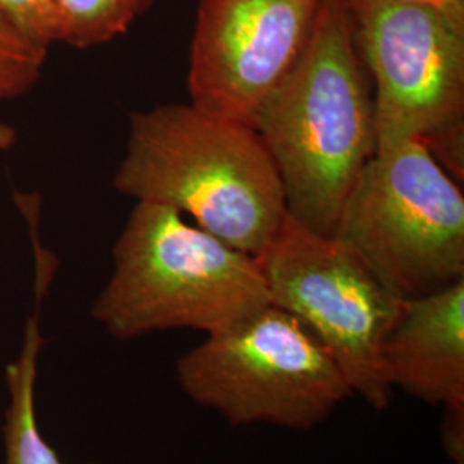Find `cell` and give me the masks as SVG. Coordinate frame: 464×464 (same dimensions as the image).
Here are the masks:
<instances>
[{"instance_id": "6da1fadb", "label": "cell", "mask_w": 464, "mask_h": 464, "mask_svg": "<svg viewBox=\"0 0 464 464\" xmlns=\"http://www.w3.org/2000/svg\"><path fill=\"white\" fill-rule=\"evenodd\" d=\"M287 214L332 236L343 203L377 149L373 90L346 0H324L296 66L256 119Z\"/></svg>"}, {"instance_id": "7a4b0ae2", "label": "cell", "mask_w": 464, "mask_h": 464, "mask_svg": "<svg viewBox=\"0 0 464 464\" xmlns=\"http://www.w3.org/2000/svg\"><path fill=\"white\" fill-rule=\"evenodd\" d=\"M114 188L172 207L253 258L287 216L279 172L258 133L191 103L131 114Z\"/></svg>"}, {"instance_id": "3957f363", "label": "cell", "mask_w": 464, "mask_h": 464, "mask_svg": "<svg viewBox=\"0 0 464 464\" xmlns=\"http://www.w3.org/2000/svg\"><path fill=\"white\" fill-rule=\"evenodd\" d=\"M112 260L92 316L117 341L176 329L212 334L270 304L256 258L160 203L134 205Z\"/></svg>"}, {"instance_id": "277c9868", "label": "cell", "mask_w": 464, "mask_h": 464, "mask_svg": "<svg viewBox=\"0 0 464 464\" xmlns=\"http://www.w3.org/2000/svg\"><path fill=\"white\" fill-rule=\"evenodd\" d=\"M399 299L464 279L461 184L418 140L375 149L343 203L334 234Z\"/></svg>"}, {"instance_id": "5b68a950", "label": "cell", "mask_w": 464, "mask_h": 464, "mask_svg": "<svg viewBox=\"0 0 464 464\" xmlns=\"http://www.w3.org/2000/svg\"><path fill=\"white\" fill-rule=\"evenodd\" d=\"M178 383L232 427L312 430L353 396L331 353L274 304L207 334L176 363Z\"/></svg>"}, {"instance_id": "8992f818", "label": "cell", "mask_w": 464, "mask_h": 464, "mask_svg": "<svg viewBox=\"0 0 464 464\" xmlns=\"http://www.w3.org/2000/svg\"><path fill=\"white\" fill-rule=\"evenodd\" d=\"M373 83L377 147L418 140L452 178L464 172V32L402 0H346Z\"/></svg>"}, {"instance_id": "52a82bcc", "label": "cell", "mask_w": 464, "mask_h": 464, "mask_svg": "<svg viewBox=\"0 0 464 464\" xmlns=\"http://www.w3.org/2000/svg\"><path fill=\"white\" fill-rule=\"evenodd\" d=\"M256 262L270 304L296 316L315 335L353 396L375 411L387 410L394 391L382 348L402 299L348 245L304 227L289 214Z\"/></svg>"}, {"instance_id": "ba28073f", "label": "cell", "mask_w": 464, "mask_h": 464, "mask_svg": "<svg viewBox=\"0 0 464 464\" xmlns=\"http://www.w3.org/2000/svg\"><path fill=\"white\" fill-rule=\"evenodd\" d=\"M324 0H199L188 88L199 111L255 130L306 49Z\"/></svg>"}, {"instance_id": "9c48e42d", "label": "cell", "mask_w": 464, "mask_h": 464, "mask_svg": "<svg viewBox=\"0 0 464 464\" xmlns=\"http://www.w3.org/2000/svg\"><path fill=\"white\" fill-rule=\"evenodd\" d=\"M382 360L394 392L442 410L464 408V279L402 299Z\"/></svg>"}, {"instance_id": "30bf717a", "label": "cell", "mask_w": 464, "mask_h": 464, "mask_svg": "<svg viewBox=\"0 0 464 464\" xmlns=\"http://www.w3.org/2000/svg\"><path fill=\"white\" fill-rule=\"evenodd\" d=\"M40 301L34 315L26 320L23 346L14 362L5 366L9 406L4 418L5 464H64L57 450L45 440L36 421L34 387L38 360L45 339L40 329Z\"/></svg>"}, {"instance_id": "8fae6325", "label": "cell", "mask_w": 464, "mask_h": 464, "mask_svg": "<svg viewBox=\"0 0 464 464\" xmlns=\"http://www.w3.org/2000/svg\"><path fill=\"white\" fill-rule=\"evenodd\" d=\"M55 42L90 49L126 34L153 0H52Z\"/></svg>"}, {"instance_id": "7c38bea8", "label": "cell", "mask_w": 464, "mask_h": 464, "mask_svg": "<svg viewBox=\"0 0 464 464\" xmlns=\"http://www.w3.org/2000/svg\"><path fill=\"white\" fill-rule=\"evenodd\" d=\"M45 53L34 50L0 16V100L26 93L40 78Z\"/></svg>"}, {"instance_id": "4fadbf2b", "label": "cell", "mask_w": 464, "mask_h": 464, "mask_svg": "<svg viewBox=\"0 0 464 464\" xmlns=\"http://www.w3.org/2000/svg\"><path fill=\"white\" fill-rule=\"evenodd\" d=\"M0 16L34 50L47 55L55 42V19L52 0H0Z\"/></svg>"}, {"instance_id": "5bb4252c", "label": "cell", "mask_w": 464, "mask_h": 464, "mask_svg": "<svg viewBox=\"0 0 464 464\" xmlns=\"http://www.w3.org/2000/svg\"><path fill=\"white\" fill-rule=\"evenodd\" d=\"M440 439L452 464H464V408L444 410Z\"/></svg>"}, {"instance_id": "9a60e30c", "label": "cell", "mask_w": 464, "mask_h": 464, "mask_svg": "<svg viewBox=\"0 0 464 464\" xmlns=\"http://www.w3.org/2000/svg\"><path fill=\"white\" fill-rule=\"evenodd\" d=\"M425 9H431L446 17L452 26L464 32V0H402Z\"/></svg>"}, {"instance_id": "2e32d148", "label": "cell", "mask_w": 464, "mask_h": 464, "mask_svg": "<svg viewBox=\"0 0 464 464\" xmlns=\"http://www.w3.org/2000/svg\"><path fill=\"white\" fill-rule=\"evenodd\" d=\"M16 141V130L0 119V151L9 150Z\"/></svg>"}, {"instance_id": "e0dca14e", "label": "cell", "mask_w": 464, "mask_h": 464, "mask_svg": "<svg viewBox=\"0 0 464 464\" xmlns=\"http://www.w3.org/2000/svg\"><path fill=\"white\" fill-rule=\"evenodd\" d=\"M90 464H105V463H90Z\"/></svg>"}]
</instances>
